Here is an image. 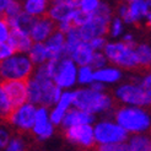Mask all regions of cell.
I'll use <instances>...</instances> for the list:
<instances>
[{
    "instance_id": "34",
    "label": "cell",
    "mask_w": 151,
    "mask_h": 151,
    "mask_svg": "<svg viewBox=\"0 0 151 151\" xmlns=\"http://www.w3.org/2000/svg\"><path fill=\"white\" fill-rule=\"evenodd\" d=\"M88 44H90V47L92 48V50H99L106 46V41H104V38H102V37H96V38L90 41Z\"/></svg>"
},
{
    "instance_id": "25",
    "label": "cell",
    "mask_w": 151,
    "mask_h": 151,
    "mask_svg": "<svg viewBox=\"0 0 151 151\" xmlns=\"http://www.w3.org/2000/svg\"><path fill=\"white\" fill-rule=\"evenodd\" d=\"M95 151H130L128 144L124 142H113V144H101L93 145Z\"/></svg>"
},
{
    "instance_id": "18",
    "label": "cell",
    "mask_w": 151,
    "mask_h": 151,
    "mask_svg": "<svg viewBox=\"0 0 151 151\" xmlns=\"http://www.w3.org/2000/svg\"><path fill=\"white\" fill-rule=\"evenodd\" d=\"M75 9H73L71 6L66 5L64 3H59V4H53V6L48 11V16L53 20V21H66L70 17V15L73 14Z\"/></svg>"
},
{
    "instance_id": "5",
    "label": "cell",
    "mask_w": 151,
    "mask_h": 151,
    "mask_svg": "<svg viewBox=\"0 0 151 151\" xmlns=\"http://www.w3.org/2000/svg\"><path fill=\"white\" fill-rule=\"evenodd\" d=\"M28 81V80H27ZM27 81L26 80H3L0 87L4 91L12 109L19 108L27 100Z\"/></svg>"
},
{
    "instance_id": "6",
    "label": "cell",
    "mask_w": 151,
    "mask_h": 151,
    "mask_svg": "<svg viewBox=\"0 0 151 151\" xmlns=\"http://www.w3.org/2000/svg\"><path fill=\"white\" fill-rule=\"evenodd\" d=\"M127 138L128 134L123 128L109 122H102L97 124L93 129V139L100 144L123 142Z\"/></svg>"
},
{
    "instance_id": "40",
    "label": "cell",
    "mask_w": 151,
    "mask_h": 151,
    "mask_svg": "<svg viewBox=\"0 0 151 151\" xmlns=\"http://www.w3.org/2000/svg\"><path fill=\"white\" fill-rule=\"evenodd\" d=\"M9 0H0V17H6L5 16V9Z\"/></svg>"
},
{
    "instance_id": "37",
    "label": "cell",
    "mask_w": 151,
    "mask_h": 151,
    "mask_svg": "<svg viewBox=\"0 0 151 151\" xmlns=\"http://www.w3.org/2000/svg\"><path fill=\"white\" fill-rule=\"evenodd\" d=\"M81 1L82 0H53V4H59V3H64L66 5L71 6L73 9H76L81 5Z\"/></svg>"
},
{
    "instance_id": "3",
    "label": "cell",
    "mask_w": 151,
    "mask_h": 151,
    "mask_svg": "<svg viewBox=\"0 0 151 151\" xmlns=\"http://www.w3.org/2000/svg\"><path fill=\"white\" fill-rule=\"evenodd\" d=\"M33 64L26 57H10L0 63V74L5 80H29Z\"/></svg>"
},
{
    "instance_id": "33",
    "label": "cell",
    "mask_w": 151,
    "mask_h": 151,
    "mask_svg": "<svg viewBox=\"0 0 151 151\" xmlns=\"http://www.w3.org/2000/svg\"><path fill=\"white\" fill-rule=\"evenodd\" d=\"M92 68H96V69H100L102 68L104 64H106V58L101 54V53H95L92 54V58H91V62H90Z\"/></svg>"
},
{
    "instance_id": "7",
    "label": "cell",
    "mask_w": 151,
    "mask_h": 151,
    "mask_svg": "<svg viewBox=\"0 0 151 151\" xmlns=\"http://www.w3.org/2000/svg\"><path fill=\"white\" fill-rule=\"evenodd\" d=\"M117 97L125 103L135 106H147L150 104V91L142 88L140 85H123L117 92Z\"/></svg>"
},
{
    "instance_id": "11",
    "label": "cell",
    "mask_w": 151,
    "mask_h": 151,
    "mask_svg": "<svg viewBox=\"0 0 151 151\" xmlns=\"http://www.w3.org/2000/svg\"><path fill=\"white\" fill-rule=\"evenodd\" d=\"M66 138L73 142H78L82 146L86 147H92L95 145V139H93V129L88 124H82V125H74L68 128L65 132Z\"/></svg>"
},
{
    "instance_id": "39",
    "label": "cell",
    "mask_w": 151,
    "mask_h": 151,
    "mask_svg": "<svg viewBox=\"0 0 151 151\" xmlns=\"http://www.w3.org/2000/svg\"><path fill=\"white\" fill-rule=\"evenodd\" d=\"M9 142V135L6 132L0 130V147H4Z\"/></svg>"
},
{
    "instance_id": "31",
    "label": "cell",
    "mask_w": 151,
    "mask_h": 151,
    "mask_svg": "<svg viewBox=\"0 0 151 151\" xmlns=\"http://www.w3.org/2000/svg\"><path fill=\"white\" fill-rule=\"evenodd\" d=\"M9 37V25L6 17H0V43L6 42Z\"/></svg>"
},
{
    "instance_id": "36",
    "label": "cell",
    "mask_w": 151,
    "mask_h": 151,
    "mask_svg": "<svg viewBox=\"0 0 151 151\" xmlns=\"http://www.w3.org/2000/svg\"><path fill=\"white\" fill-rule=\"evenodd\" d=\"M64 116H65L64 112H62V111H59V109L55 108L54 111H53L52 116H50V120L53 122V124H59V123L63 120Z\"/></svg>"
},
{
    "instance_id": "10",
    "label": "cell",
    "mask_w": 151,
    "mask_h": 151,
    "mask_svg": "<svg viewBox=\"0 0 151 151\" xmlns=\"http://www.w3.org/2000/svg\"><path fill=\"white\" fill-rule=\"evenodd\" d=\"M57 29H58V24H55L47 14H43L42 17L36 21L32 31L29 33V37L36 43H42L50 35L54 33Z\"/></svg>"
},
{
    "instance_id": "19",
    "label": "cell",
    "mask_w": 151,
    "mask_h": 151,
    "mask_svg": "<svg viewBox=\"0 0 151 151\" xmlns=\"http://www.w3.org/2000/svg\"><path fill=\"white\" fill-rule=\"evenodd\" d=\"M135 57H137V62H138V68L142 71H147L150 69V47L147 44H140L134 48Z\"/></svg>"
},
{
    "instance_id": "8",
    "label": "cell",
    "mask_w": 151,
    "mask_h": 151,
    "mask_svg": "<svg viewBox=\"0 0 151 151\" xmlns=\"http://www.w3.org/2000/svg\"><path fill=\"white\" fill-rule=\"evenodd\" d=\"M36 108L31 103H24L19 108L11 112V114L5 119V122L17 125L21 129L28 130L33 128L35 117H36Z\"/></svg>"
},
{
    "instance_id": "30",
    "label": "cell",
    "mask_w": 151,
    "mask_h": 151,
    "mask_svg": "<svg viewBox=\"0 0 151 151\" xmlns=\"http://www.w3.org/2000/svg\"><path fill=\"white\" fill-rule=\"evenodd\" d=\"M81 10L88 12V14H93L95 10L99 6V0H82L81 1Z\"/></svg>"
},
{
    "instance_id": "22",
    "label": "cell",
    "mask_w": 151,
    "mask_h": 151,
    "mask_svg": "<svg viewBox=\"0 0 151 151\" xmlns=\"http://www.w3.org/2000/svg\"><path fill=\"white\" fill-rule=\"evenodd\" d=\"M27 99L29 103H41L42 99V90L40 84L35 79H29L27 81Z\"/></svg>"
},
{
    "instance_id": "35",
    "label": "cell",
    "mask_w": 151,
    "mask_h": 151,
    "mask_svg": "<svg viewBox=\"0 0 151 151\" xmlns=\"http://www.w3.org/2000/svg\"><path fill=\"white\" fill-rule=\"evenodd\" d=\"M6 151H24V144L20 139H12Z\"/></svg>"
},
{
    "instance_id": "24",
    "label": "cell",
    "mask_w": 151,
    "mask_h": 151,
    "mask_svg": "<svg viewBox=\"0 0 151 151\" xmlns=\"http://www.w3.org/2000/svg\"><path fill=\"white\" fill-rule=\"evenodd\" d=\"M128 146L130 151H150V139L144 135H137L130 139Z\"/></svg>"
},
{
    "instance_id": "14",
    "label": "cell",
    "mask_w": 151,
    "mask_h": 151,
    "mask_svg": "<svg viewBox=\"0 0 151 151\" xmlns=\"http://www.w3.org/2000/svg\"><path fill=\"white\" fill-rule=\"evenodd\" d=\"M36 21H37V19L35 16H32V15H29L27 12L21 11L17 16L7 20V25H9L11 28H16L20 32L29 36V33H31L32 28L36 24Z\"/></svg>"
},
{
    "instance_id": "41",
    "label": "cell",
    "mask_w": 151,
    "mask_h": 151,
    "mask_svg": "<svg viewBox=\"0 0 151 151\" xmlns=\"http://www.w3.org/2000/svg\"><path fill=\"white\" fill-rule=\"evenodd\" d=\"M91 90H93V91H97V92H101L102 90H103V85L100 84V82H93Z\"/></svg>"
},
{
    "instance_id": "28",
    "label": "cell",
    "mask_w": 151,
    "mask_h": 151,
    "mask_svg": "<svg viewBox=\"0 0 151 151\" xmlns=\"http://www.w3.org/2000/svg\"><path fill=\"white\" fill-rule=\"evenodd\" d=\"M70 103H71V93H69V92L63 93L62 96H60L59 101H58L57 109H59V111H62V112L65 113L66 109H68V107L70 106Z\"/></svg>"
},
{
    "instance_id": "15",
    "label": "cell",
    "mask_w": 151,
    "mask_h": 151,
    "mask_svg": "<svg viewBox=\"0 0 151 151\" xmlns=\"http://www.w3.org/2000/svg\"><path fill=\"white\" fill-rule=\"evenodd\" d=\"M91 122H93V116L91 113H87L80 109H71L63 118V125L66 128H70L74 125L90 124Z\"/></svg>"
},
{
    "instance_id": "13",
    "label": "cell",
    "mask_w": 151,
    "mask_h": 151,
    "mask_svg": "<svg viewBox=\"0 0 151 151\" xmlns=\"http://www.w3.org/2000/svg\"><path fill=\"white\" fill-rule=\"evenodd\" d=\"M33 132L38 135L40 139H47L53 133V127L48 122L47 111L44 108H41L36 111L35 117V124H33Z\"/></svg>"
},
{
    "instance_id": "20",
    "label": "cell",
    "mask_w": 151,
    "mask_h": 151,
    "mask_svg": "<svg viewBox=\"0 0 151 151\" xmlns=\"http://www.w3.org/2000/svg\"><path fill=\"white\" fill-rule=\"evenodd\" d=\"M120 78V73L116 69H99L92 74V80L97 82H114Z\"/></svg>"
},
{
    "instance_id": "12",
    "label": "cell",
    "mask_w": 151,
    "mask_h": 151,
    "mask_svg": "<svg viewBox=\"0 0 151 151\" xmlns=\"http://www.w3.org/2000/svg\"><path fill=\"white\" fill-rule=\"evenodd\" d=\"M7 43L11 46V48L15 52L19 53H25L29 52L32 47V40L28 35H25L20 32L16 28H10L9 29V37H7Z\"/></svg>"
},
{
    "instance_id": "4",
    "label": "cell",
    "mask_w": 151,
    "mask_h": 151,
    "mask_svg": "<svg viewBox=\"0 0 151 151\" xmlns=\"http://www.w3.org/2000/svg\"><path fill=\"white\" fill-rule=\"evenodd\" d=\"M104 53L109 60L127 69H139L134 49L125 43H109L104 46Z\"/></svg>"
},
{
    "instance_id": "23",
    "label": "cell",
    "mask_w": 151,
    "mask_h": 151,
    "mask_svg": "<svg viewBox=\"0 0 151 151\" xmlns=\"http://www.w3.org/2000/svg\"><path fill=\"white\" fill-rule=\"evenodd\" d=\"M47 5H48V1L47 0H27L26 4H25V12L32 15H43L46 14L47 9Z\"/></svg>"
},
{
    "instance_id": "38",
    "label": "cell",
    "mask_w": 151,
    "mask_h": 151,
    "mask_svg": "<svg viewBox=\"0 0 151 151\" xmlns=\"http://www.w3.org/2000/svg\"><path fill=\"white\" fill-rule=\"evenodd\" d=\"M120 32H122V21L119 19H116L114 22H113V26H112V36L116 37Z\"/></svg>"
},
{
    "instance_id": "26",
    "label": "cell",
    "mask_w": 151,
    "mask_h": 151,
    "mask_svg": "<svg viewBox=\"0 0 151 151\" xmlns=\"http://www.w3.org/2000/svg\"><path fill=\"white\" fill-rule=\"evenodd\" d=\"M12 111H15V109L11 108V106H10L9 101H7L4 91L1 90V87H0V117L5 120L7 117L11 114Z\"/></svg>"
},
{
    "instance_id": "21",
    "label": "cell",
    "mask_w": 151,
    "mask_h": 151,
    "mask_svg": "<svg viewBox=\"0 0 151 151\" xmlns=\"http://www.w3.org/2000/svg\"><path fill=\"white\" fill-rule=\"evenodd\" d=\"M47 59V52L46 46L43 43H35L32 44L31 49H29V60L32 64H43L44 60Z\"/></svg>"
},
{
    "instance_id": "2",
    "label": "cell",
    "mask_w": 151,
    "mask_h": 151,
    "mask_svg": "<svg viewBox=\"0 0 151 151\" xmlns=\"http://www.w3.org/2000/svg\"><path fill=\"white\" fill-rule=\"evenodd\" d=\"M116 119L125 132L141 133L150 127V116L140 108H120L116 113Z\"/></svg>"
},
{
    "instance_id": "1",
    "label": "cell",
    "mask_w": 151,
    "mask_h": 151,
    "mask_svg": "<svg viewBox=\"0 0 151 151\" xmlns=\"http://www.w3.org/2000/svg\"><path fill=\"white\" fill-rule=\"evenodd\" d=\"M71 103L80 111L96 113L106 111L116 104L108 95L97 92L93 90H78L71 93Z\"/></svg>"
},
{
    "instance_id": "42",
    "label": "cell",
    "mask_w": 151,
    "mask_h": 151,
    "mask_svg": "<svg viewBox=\"0 0 151 151\" xmlns=\"http://www.w3.org/2000/svg\"><path fill=\"white\" fill-rule=\"evenodd\" d=\"M127 1H129V3H133V1H137V0H127Z\"/></svg>"
},
{
    "instance_id": "16",
    "label": "cell",
    "mask_w": 151,
    "mask_h": 151,
    "mask_svg": "<svg viewBox=\"0 0 151 151\" xmlns=\"http://www.w3.org/2000/svg\"><path fill=\"white\" fill-rule=\"evenodd\" d=\"M149 6H150V0H137V1H133L130 6H128L132 22L138 21L139 19L144 16H146V19L150 21Z\"/></svg>"
},
{
    "instance_id": "32",
    "label": "cell",
    "mask_w": 151,
    "mask_h": 151,
    "mask_svg": "<svg viewBox=\"0 0 151 151\" xmlns=\"http://www.w3.org/2000/svg\"><path fill=\"white\" fill-rule=\"evenodd\" d=\"M12 53H14V49L7 43V41L0 43V60H5L7 58H10L12 55Z\"/></svg>"
},
{
    "instance_id": "29",
    "label": "cell",
    "mask_w": 151,
    "mask_h": 151,
    "mask_svg": "<svg viewBox=\"0 0 151 151\" xmlns=\"http://www.w3.org/2000/svg\"><path fill=\"white\" fill-rule=\"evenodd\" d=\"M79 81L82 84H86V82L92 81V70L90 66H82L79 73Z\"/></svg>"
},
{
    "instance_id": "27",
    "label": "cell",
    "mask_w": 151,
    "mask_h": 151,
    "mask_svg": "<svg viewBox=\"0 0 151 151\" xmlns=\"http://www.w3.org/2000/svg\"><path fill=\"white\" fill-rule=\"evenodd\" d=\"M21 12V5L17 0H9L7 1V5H6V9H5V16H6V20H10V19H14L15 16Z\"/></svg>"
},
{
    "instance_id": "17",
    "label": "cell",
    "mask_w": 151,
    "mask_h": 151,
    "mask_svg": "<svg viewBox=\"0 0 151 151\" xmlns=\"http://www.w3.org/2000/svg\"><path fill=\"white\" fill-rule=\"evenodd\" d=\"M92 54H93V50L91 47H90V44L87 42H81L71 53V57L78 64H80L82 66H86L87 64H90V62H91Z\"/></svg>"
},
{
    "instance_id": "9",
    "label": "cell",
    "mask_w": 151,
    "mask_h": 151,
    "mask_svg": "<svg viewBox=\"0 0 151 151\" xmlns=\"http://www.w3.org/2000/svg\"><path fill=\"white\" fill-rule=\"evenodd\" d=\"M108 28H109L108 20L93 15L92 19L90 20L87 24L82 25L81 27L78 28V31H79L81 41L88 43L91 40L96 38V37H101V35L107 33Z\"/></svg>"
}]
</instances>
